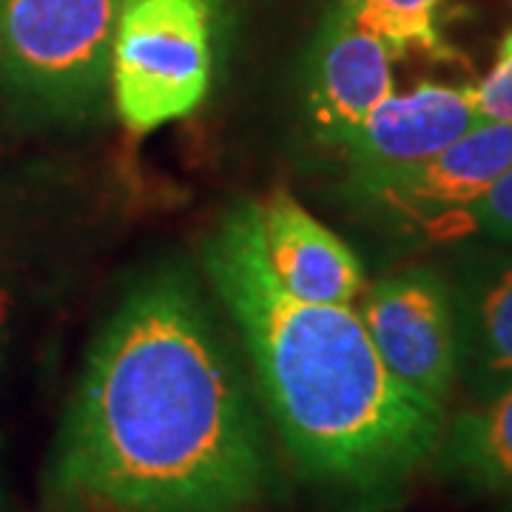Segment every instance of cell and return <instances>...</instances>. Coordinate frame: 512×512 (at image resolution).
Listing matches in <instances>:
<instances>
[{
    "instance_id": "obj_1",
    "label": "cell",
    "mask_w": 512,
    "mask_h": 512,
    "mask_svg": "<svg viewBox=\"0 0 512 512\" xmlns=\"http://www.w3.org/2000/svg\"><path fill=\"white\" fill-rule=\"evenodd\" d=\"M55 481L111 512H245L265 498L262 421L183 274L137 282L94 339Z\"/></svg>"
},
{
    "instance_id": "obj_2",
    "label": "cell",
    "mask_w": 512,
    "mask_h": 512,
    "mask_svg": "<svg viewBox=\"0 0 512 512\" xmlns=\"http://www.w3.org/2000/svg\"><path fill=\"white\" fill-rule=\"evenodd\" d=\"M205 268L302 476L370 507L399 498L433 464L447 407L390 373L353 305H311L279 288L251 202L217 225Z\"/></svg>"
},
{
    "instance_id": "obj_3",
    "label": "cell",
    "mask_w": 512,
    "mask_h": 512,
    "mask_svg": "<svg viewBox=\"0 0 512 512\" xmlns=\"http://www.w3.org/2000/svg\"><path fill=\"white\" fill-rule=\"evenodd\" d=\"M120 0H0V66L23 97L57 117L109 106Z\"/></svg>"
},
{
    "instance_id": "obj_4",
    "label": "cell",
    "mask_w": 512,
    "mask_h": 512,
    "mask_svg": "<svg viewBox=\"0 0 512 512\" xmlns=\"http://www.w3.org/2000/svg\"><path fill=\"white\" fill-rule=\"evenodd\" d=\"M205 0H120L111 46V106L143 137L200 106L211 86Z\"/></svg>"
},
{
    "instance_id": "obj_5",
    "label": "cell",
    "mask_w": 512,
    "mask_h": 512,
    "mask_svg": "<svg viewBox=\"0 0 512 512\" xmlns=\"http://www.w3.org/2000/svg\"><path fill=\"white\" fill-rule=\"evenodd\" d=\"M512 165V123H481L402 171L350 180L359 200L404 234L461 239V217Z\"/></svg>"
},
{
    "instance_id": "obj_6",
    "label": "cell",
    "mask_w": 512,
    "mask_h": 512,
    "mask_svg": "<svg viewBox=\"0 0 512 512\" xmlns=\"http://www.w3.org/2000/svg\"><path fill=\"white\" fill-rule=\"evenodd\" d=\"M356 313L390 373L447 407L458 384L456 313L447 276L427 265L393 271L367 288Z\"/></svg>"
},
{
    "instance_id": "obj_7",
    "label": "cell",
    "mask_w": 512,
    "mask_h": 512,
    "mask_svg": "<svg viewBox=\"0 0 512 512\" xmlns=\"http://www.w3.org/2000/svg\"><path fill=\"white\" fill-rule=\"evenodd\" d=\"M390 49L336 6L313 46L305 114L313 137L342 148L370 111L396 92Z\"/></svg>"
},
{
    "instance_id": "obj_8",
    "label": "cell",
    "mask_w": 512,
    "mask_h": 512,
    "mask_svg": "<svg viewBox=\"0 0 512 512\" xmlns=\"http://www.w3.org/2000/svg\"><path fill=\"white\" fill-rule=\"evenodd\" d=\"M476 126L473 86L419 83L379 103L339 151L353 165V180L382 177L439 154Z\"/></svg>"
},
{
    "instance_id": "obj_9",
    "label": "cell",
    "mask_w": 512,
    "mask_h": 512,
    "mask_svg": "<svg viewBox=\"0 0 512 512\" xmlns=\"http://www.w3.org/2000/svg\"><path fill=\"white\" fill-rule=\"evenodd\" d=\"M259 251L279 288L311 305H353L365 288L359 256L285 191L254 200Z\"/></svg>"
},
{
    "instance_id": "obj_10",
    "label": "cell",
    "mask_w": 512,
    "mask_h": 512,
    "mask_svg": "<svg viewBox=\"0 0 512 512\" xmlns=\"http://www.w3.org/2000/svg\"><path fill=\"white\" fill-rule=\"evenodd\" d=\"M447 282L456 313L458 384L481 402L512 387V251H470Z\"/></svg>"
},
{
    "instance_id": "obj_11",
    "label": "cell",
    "mask_w": 512,
    "mask_h": 512,
    "mask_svg": "<svg viewBox=\"0 0 512 512\" xmlns=\"http://www.w3.org/2000/svg\"><path fill=\"white\" fill-rule=\"evenodd\" d=\"M430 467L467 493L512 498V387L447 419Z\"/></svg>"
},
{
    "instance_id": "obj_12",
    "label": "cell",
    "mask_w": 512,
    "mask_h": 512,
    "mask_svg": "<svg viewBox=\"0 0 512 512\" xmlns=\"http://www.w3.org/2000/svg\"><path fill=\"white\" fill-rule=\"evenodd\" d=\"M336 6L356 26L379 37L393 57L410 52H424L436 60L450 57L439 23L444 0H339Z\"/></svg>"
},
{
    "instance_id": "obj_13",
    "label": "cell",
    "mask_w": 512,
    "mask_h": 512,
    "mask_svg": "<svg viewBox=\"0 0 512 512\" xmlns=\"http://www.w3.org/2000/svg\"><path fill=\"white\" fill-rule=\"evenodd\" d=\"M461 237H481L495 248H512V165L464 211Z\"/></svg>"
},
{
    "instance_id": "obj_14",
    "label": "cell",
    "mask_w": 512,
    "mask_h": 512,
    "mask_svg": "<svg viewBox=\"0 0 512 512\" xmlns=\"http://www.w3.org/2000/svg\"><path fill=\"white\" fill-rule=\"evenodd\" d=\"M481 123H512V32L504 35L490 74L473 86Z\"/></svg>"
},
{
    "instance_id": "obj_15",
    "label": "cell",
    "mask_w": 512,
    "mask_h": 512,
    "mask_svg": "<svg viewBox=\"0 0 512 512\" xmlns=\"http://www.w3.org/2000/svg\"><path fill=\"white\" fill-rule=\"evenodd\" d=\"M6 319H9V293L0 285V336H3V328H6Z\"/></svg>"
},
{
    "instance_id": "obj_16",
    "label": "cell",
    "mask_w": 512,
    "mask_h": 512,
    "mask_svg": "<svg viewBox=\"0 0 512 512\" xmlns=\"http://www.w3.org/2000/svg\"><path fill=\"white\" fill-rule=\"evenodd\" d=\"M507 512H512V510H507Z\"/></svg>"
}]
</instances>
